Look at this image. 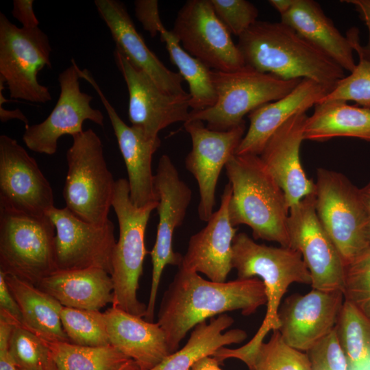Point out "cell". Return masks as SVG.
Listing matches in <instances>:
<instances>
[{"label":"cell","instance_id":"44dd1931","mask_svg":"<svg viewBox=\"0 0 370 370\" xmlns=\"http://www.w3.org/2000/svg\"><path fill=\"white\" fill-rule=\"evenodd\" d=\"M97 10L108 27L116 49L134 66L145 72L163 91L173 95L189 93L182 87L180 73L169 70L147 46L127 12L116 0H95Z\"/></svg>","mask_w":370,"mask_h":370},{"label":"cell","instance_id":"d4e9b609","mask_svg":"<svg viewBox=\"0 0 370 370\" xmlns=\"http://www.w3.org/2000/svg\"><path fill=\"white\" fill-rule=\"evenodd\" d=\"M104 313L111 345L133 360L139 370H150L171 354L158 323L112 306Z\"/></svg>","mask_w":370,"mask_h":370},{"label":"cell","instance_id":"52a82bcc","mask_svg":"<svg viewBox=\"0 0 370 370\" xmlns=\"http://www.w3.org/2000/svg\"><path fill=\"white\" fill-rule=\"evenodd\" d=\"M57 271L56 228L49 215L0 207V271L37 286Z\"/></svg>","mask_w":370,"mask_h":370},{"label":"cell","instance_id":"8d00e7d4","mask_svg":"<svg viewBox=\"0 0 370 370\" xmlns=\"http://www.w3.org/2000/svg\"><path fill=\"white\" fill-rule=\"evenodd\" d=\"M344 301L370 320V246L344 265Z\"/></svg>","mask_w":370,"mask_h":370},{"label":"cell","instance_id":"277c9868","mask_svg":"<svg viewBox=\"0 0 370 370\" xmlns=\"http://www.w3.org/2000/svg\"><path fill=\"white\" fill-rule=\"evenodd\" d=\"M232 267L239 279L261 278L267 296V312L260 328L247 343L234 350L241 356L254 350L270 330L279 329L280 304L288 286L294 282L311 285L312 281L298 251L258 244L244 232L233 240Z\"/></svg>","mask_w":370,"mask_h":370},{"label":"cell","instance_id":"681fc988","mask_svg":"<svg viewBox=\"0 0 370 370\" xmlns=\"http://www.w3.org/2000/svg\"><path fill=\"white\" fill-rule=\"evenodd\" d=\"M363 203L370 215V182L360 189Z\"/></svg>","mask_w":370,"mask_h":370},{"label":"cell","instance_id":"ba28073f","mask_svg":"<svg viewBox=\"0 0 370 370\" xmlns=\"http://www.w3.org/2000/svg\"><path fill=\"white\" fill-rule=\"evenodd\" d=\"M217 99L210 108L190 110L188 120L207 123L214 131H227L243 123L245 115L290 93L301 79H284L245 66L231 72L212 71Z\"/></svg>","mask_w":370,"mask_h":370},{"label":"cell","instance_id":"d6a6232c","mask_svg":"<svg viewBox=\"0 0 370 370\" xmlns=\"http://www.w3.org/2000/svg\"><path fill=\"white\" fill-rule=\"evenodd\" d=\"M335 330L348 370H370V320L344 301Z\"/></svg>","mask_w":370,"mask_h":370},{"label":"cell","instance_id":"2e32d148","mask_svg":"<svg viewBox=\"0 0 370 370\" xmlns=\"http://www.w3.org/2000/svg\"><path fill=\"white\" fill-rule=\"evenodd\" d=\"M56 228V252L58 270L98 268L112 273L116 245L114 225L85 222L66 207L53 208L48 213Z\"/></svg>","mask_w":370,"mask_h":370},{"label":"cell","instance_id":"4fadbf2b","mask_svg":"<svg viewBox=\"0 0 370 370\" xmlns=\"http://www.w3.org/2000/svg\"><path fill=\"white\" fill-rule=\"evenodd\" d=\"M288 235V247L301 254L310 272L312 288L342 291L344 262L317 217L314 193L289 208Z\"/></svg>","mask_w":370,"mask_h":370},{"label":"cell","instance_id":"f907efd6","mask_svg":"<svg viewBox=\"0 0 370 370\" xmlns=\"http://www.w3.org/2000/svg\"><path fill=\"white\" fill-rule=\"evenodd\" d=\"M119 370H139V369L136 365H132L130 367H123Z\"/></svg>","mask_w":370,"mask_h":370},{"label":"cell","instance_id":"4dcf8cb0","mask_svg":"<svg viewBox=\"0 0 370 370\" xmlns=\"http://www.w3.org/2000/svg\"><path fill=\"white\" fill-rule=\"evenodd\" d=\"M40 338L49 348L58 370H119L136 365L112 345L82 346Z\"/></svg>","mask_w":370,"mask_h":370},{"label":"cell","instance_id":"ee69618b","mask_svg":"<svg viewBox=\"0 0 370 370\" xmlns=\"http://www.w3.org/2000/svg\"><path fill=\"white\" fill-rule=\"evenodd\" d=\"M13 323L0 314V370H16L9 350V341Z\"/></svg>","mask_w":370,"mask_h":370},{"label":"cell","instance_id":"f5cc1de1","mask_svg":"<svg viewBox=\"0 0 370 370\" xmlns=\"http://www.w3.org/2000/svg\"><path fill=\"white\" fill-rule=\"evenodd\" d=\"M16 370H20V369H16Z\"/></svg>","mask_w":370,"mask_h":370},{"label":"cell","instance_id":"30bf717a","mask_svg":"<svg viewBox=\"0 0 370 370\" xmlns=\"http://www.w3.org/2000/svg\"><path fill=\"white\" fill-rule=\"evenodd\" d=\"M51 51L47 35L38 27H18L0 13V77L11 98L38 103L51 100L49 88L38 81L41 70L52 68Z\"/></svg>","mask_w":370,"mask_h":370},{"label":"cell","instance_id":"9a60e30c","mask_svg":"<svg viewBox=\"0 0 370 370\" xmlns=\"http://www.w3.org/2000/svg\"><path fill=\"white\" fill-rule=\"evenodd\" d=\"M0 207L44 217L54 208L52 187L16 140L0 136Z\"/></svg>","mask_w":370,"mask_h":370},{"label":"cell","instance_id":"cb8c5ba5","mask_svg":"<svg viewBox=\"0 0 370 370\" xmlns=\"http://www.w3.org/2000/svg\"><path fill=\"white\" fill-rule=\"evenodd\" d=\"M332 90L315 81L302 79L286 96L265 103L248 114L249 126L236 155L260 156L273 133L288 120L314 106Z\"/></svg>","mask_w":370,"mask_h":370},{"label":"cell","instance_id":"7bdbcfd3","mask_svg":"<svg viewBox=\"0 0 370 370\" xmlns=\"http://www.w3.org/2000/svg\"><path fill=\"white\" fill-rule=\"evenodd\" d=\"M0 314L12 321L23 324L21 311L8 288L5 275L2 271H0Z\"/></svg>","mask_w":370,"mask_h":370},{"label":"cell","instance_id":"d590c367","mask_svg":"<svg viewBox=\"0 0 370 370\" xmlns=\"http://www.w3.org/2000/svg\"><path fill=\"white\" fill-rule=\"evenodd\" d=\"M12 323L9 350L16 369L58 370L51 352L42 340L23 325Z\"/></svg>","mask_w":370,"mask_h":370},{"label":"cell","instance_id":"7a4b0ae2","mask_svg":"<svg viewBox=\"0 0 370 370\" xmlns=\"http://www.w3.org/2000/svg\"><path fill=\"white\" fill-rule=\"evenodd\" d=\"M236 45L246 66L284 79H308L332 90L345 77L334 60L281 21H257Z\"/></svg>","mask_w":370,"mask_h":370},{"label":"cell","instance_id":"f35d334b","mask_svg":"<svg viewBox=\"0 0 370 370\" xmlns=\"http://www.w3.org/2000/svg\"><path fill=\"white\" fill-rule=\"evenodd\" d=\"M214 12L231 34L240 36L258 20V10L246 0H210Z\"/></svg>","mask_w":370,"mask_h":370},{"label":"cell","instance_id":"5b68a950","mask_svg":"<svg viewBox=\"0 0 370 370\" xmlns=\"http://www.w3.org/2000/svg\"><path fill=\"white\" fill-rule=\"evenodd\" d=\"M158 201L136 206L130 197L127 179L116 180L112 200L119 223V236L112 259V307L139 317H145L147 305L137 298L139 280L147 253L145 243L146 227Z\"/></svg>","mask_w":370,"mask_h":370},{"label":"cell","instance_id":"6da1fadb","mask_svg":"<svg viewBox=\"0 0 370 370\" xmlns=\"http://www.w3.org/2000/svg\"><path fill=\"white\" fill-rule=\"evenodd\" d=\"M265 304L264 285L258 278L215 282L179 267L161 300L157 323L173 354L188 332L207 319L236 310L247 316Z\"/></svg>","mask_w":370,"mask_h":370},{"label":"cell","instance_id":"60d3db41","mask_svg":"<svg viewBox=\"0 0 370 370\" xmlns=\"http://www.w3.org/2000/svg\"><path fill=\"white\" fill-rule=\"evenodd\" d=\"M134 10L137 19L151 37L166 29L160 17L157 0H136L134 1Z\"/></svg>","mask_w":370,"mask_h":370},{"label":"cell","instance_id":"d6986e66","mask_svg":"<svg viewBox=\"0 0 370 370\" xmlns=\"http://www.w3.org/2000/svg\"><path fill=\"white\" fill-rule=\"evenodd\" d=\"M341 291L312 289L287 297L278 310V329L284 342L307 352L336 327L343 301Z\"/></svg>","mask_w":370,"mask_h":370},{"label":"cell","instance_id":"3957f363","mask_svg":"<svg viewBox=\"0 0 370 370\" xmlns=\"http://www.w3.org/2000/svg\"><path fill=\"white\" fill-rule=\"evenodd\" d=\"M232 187L227 209L231 224L246 225L255 239L289 246V207L282 188L259 156L233 155L225 164Z\"/></svg>","mask_w":370,"mask_h":370},{"label":"cell","instance_id":"74e56055","mask_svg":"<svg viewBox=\"0 0 370 370\" xmlns=\"http://www.w3.org/2000/svg\"><path fill=\"white\" fill-rule=\"evenodd\" d=\"M358 56L359 60L354 69L341 79L320 102L355 101L361 107L370 109V61Z\"/></svg>","mask_w":370,"mask_h":370},{"label":"cell","instance_id":"ab89813d","mask_svg":"<svg viewBox=\"0 0 370 370\" xmlns=\"http://www.w3.org/2000/svg\"><path fill=\"white\" fill-rule=\"evenodd\" d=\"M306 352L311 370H348L335 328Z\"/></svg>","mask_w":370,"mask_h":370},{"label":"cell","instance_id":"8992f818","mask_svg":"<svg viewBox=\"0 0 370 370\" xmlns=\"http://www.w3.org/2000/svg\"><path fill=\"white\" fill-rule=\"evenodd\" d=\"M72 138L62 191L66 208L85 222L103 225L110 220L116 180L106 162L102 142L92 129Z\"/></svg>","mask_w":370,"mask_h":370},{"label":"cell","instance_id":"7c38bea8","mask_svg":"<svg viewBox=\"0 0 370 370\" xmlns=\"http://www.w3.org/2000/svg\"><path fill=\"white\" fill-rule=\"evenodd\" d=\"M182 47L210 69L231 72L245 66L231 34L216 15L210 0H188L171 30Z\"/></svg>","mask_w":370,"mask_h":370},{"label":"cell","instance_id":"7dc6e473","mask_svg":"<svg viewBox=\"0 0 370 370\" xmlns=\"http://www.w3.org/2000/svg\"><path fill=\"white\" fill-rule=\"evenodd\" d=\"M219 364L215 358L207 356L195 363L189 370H222Z\"/></svg>","mask_w":370,"mask_h":370},{"label":"cell","instance_id":"816d5d0a","mask_svg":"<svg viewBox=\"0 0 370 370\" xmlns=\"http://www.w3.org/2000/svg\"><path fill=\"white\" fill-rule=\"evenodd\" d=\"M367 237H368V240H369V241L370 243V225H369V228H368Z\"/></svg>","mask_w":370,"mask_h":370},{"label":"cell","instance_id":"9c48e42d","mask_svg":"<svg viewBox=\"0 0 370 370\" xmlns=\"http://www.w3.org/2000/svg\"><path fill=\"white\" fill-rule=\"evenodd\" d=\"M314 197L317 217L345 265L370 246V215L360 188L342 173L321 168Z\"/></svg>","mask_w":370,"mask_h":370},{"label":"cell","instance_id":"8fae6325","mask_svg":"<svg viewBox=\"0 0 370 370\" xmlns=\"http://www.w3.org/2000/svg\"><path fill=\"white\" fill-rule=\"evenodd\" d=\"M154 190L158 198L159 215L156 242L150 252L152 262L151 289L145 320L153 322L156 301L160 278L166 265L180 266L183 256L173 249V238L176 227L185 219L192 199V191L181 180L170 157L162 155L154 175Z\"/></svg>","mask_w":370,"mask_h":370},{"label":"cell","instance_id":"ffe728a7","mask_svg":"<svg viewBox=\"0 0 370 370\" xmlns=\"http://www.w3.org/2000/svg\"><path fill=\"white\" fill-rule=\"evenodd\" d=\"M81 79L87 81L97 92L110 121L127 171L130 197L137 207L157 202L152 173V158L161 144L159 137L151 138L138 129L127 125L103 95L87 69H78Z\"/></svg>","mask_w":370,"mask_h":370},{"label":"cell","instance_id":"e575fe53","mask_svg":"<svg viewBox=\"0 0 370 370\" xmlns=\"http://www.w3.org/2000/svg\"><path fill=\"white\" fill-rule=\"evenodd\" d=\"M60 317L71 343L89 347L111 345L104 312L63 306Z\"/></svg>","mask_w":370,"mask_h":370},{"label":"cell","instance_id":"c3c4849f","mask_svg":"<svg viewBox=\"0 0 370 370\" xmlns=\"http://www.w3.org/2000/svg\"><path fill=\"white\" fill-rule=\"evenodd\" d=\"M293 0H270L269 4L275 9L280 14L286 12L292 5Z\"/></svg>","mask_w":370,"mask_h":370},{"label":"cell","instance_id":"f546056e","mask_svg":"<svg viewBox=\"0 0 370 370\" xmlns=\"http://www.w3.org/2000/svg\"><path fill=\"white\" fill-rule=\"evenodd\" d=\"M233 323L234 319L226 313L211 318L208 323L201 322L194 327L182 348L150 370H189L197 361L213 356L220 348L241 343L247 338L244 330L232 329L223 332Z\"/></svg>","mask_w":370,"mask_h":370},{"label":"cell","instance_id":"bcb514c9","mask_svg":"<svg viewBox=\"0 0 370 370\" xmlns=\"http://www.w3.org/2000/svg\"><path fill=\"white\" fill-rule=\"evenodd\" d=\"M12 119H18L23 121L25 125V127L29 125L27 118L20 109L6 110L3 106H0V121L2 123H5Z\"/></svg>","mask_w":370,"mask_h":370},{"label":"cell","instance_id":"603a6c76","mask_svg":"<svg viewBox=\"0 0 370 370\" xmlns=\"http://www.w3.org/2000/svg\"><path fill=\"white\" fill-rule=\"evenodd\" d=\"M307 118L306 113L291 117L273 133L259 156L283 190L289 208L315 191L299 156Z\"/></svg>","mask_w":370,"mask_h":370},{"label":"cell","instance_id":"1f68e13d","mask_svg":"<svg viewBox=\"0 0 370 370\" xmlns=\"http://www.w3.org/2000/svg\"><path fill=\"white\" fill-rule=\"evenodd\" d=\"M160 35L161 41L166 44L171 61L188 84L191 110H202L214 106L217 96L211 69L187 53L171 31L165 29Z\"/></svg>","mask_w":370,"mask_h":370},{"label":"cell","instance_id":"5bb4252c","mask_svg":"<svg viewBox=\"0 0 370 370\" xmlns=\"http://www.w3.org/2000/svg\"><path fill=\"white\" fill-rule=\"evenodd\" d=\"M79 79L78 66L71 59V65L58 75L60 92L53 110L42 122L25 127L23 140L28 149L53 155L57 151L59 138L82 132L85 121L103 126V114L91 106L93 98L81 90Z\"/></svg>","mask_w":370,"mask_h":370},{"label":"cell","instance_id":"f6af8a7d","mask_svg":"<svg viewBox=\"0 0 370 370\" xmlns=\"http://www.w3.org/2000/svg\"><path fill=\"white\" fill-rule=\"evenodd\" d=\"M33 0H14L12 14L25 29L38 27L39 21L33 10Z\"/></svg>","mask_w":370,"mask_h":370},{"label":"cell","instance_id":"f1b7e54d","mask_svg":"<svg viewBox=\"0 0 370 370\" xmlns=\"http://www.w3.org/2000/svg\"><path fill=\"white\" fill-rule=\"evenodd\" d=\"M308 116L304 139L325 141L336 137H354L370 141V109L339 100L317 103Z\"/></svg>","mask_w":370,"mask_h":370},{"label":"cell","instance_id":"836d02e7","mask_svg":"<svg viewBox=\"0 0 370 370\" xmlns=\"http://www.w3.org/2000/svg\"><path fill=\"white\" fill-rule=\"evenodd\" d=\"M239 360L249 370H311L308 354L286 344L278 330H273L268 342H262Z\"/></svg>","mask_w":370,"mask_h":370},{"label":"cell","instance_id":"e0dca14e","mask_svg":"<svg viewBox=\"0 0 370 370\" xmlns=\"http://www.w3.org/2000/svg\"><path fill=\"white\" fill-rule=\"evenodd\" d=\"M184 127L192 140V149L185 159V166L198 184L199 217L207 222L214 212L220 173L235 154L245 135V123L223 132L210 130L199 120H188Z\"/></svg>","mask_w":370,"mask_h":370},{"label":"cell","instance_id":"83f0119b","mask_svg":"<svg viewBox=\"0 0 370 370\" xmlns=\"http://www.w3.org/2000/svg\"><path fill=\"white\" fill-rule=\"evenodd\" d=\"M5 275L8 288L21 311L23 325L47 341L71 343L61 321L63 306L36 286L15 276Z\"/></svg>","mask_w":370,"mask_h":370},{"label":"cell","instance_id":"ac0fdd59","mask_svg":"<svg viewBox=\"0 0 370 370\" xmlns=\"http://www.w3.org/2000/svg\"><path fill=\"white\" fill-rule=\"evenodd\" d=\"M113 54L127 88L128 116L132 127L147 137L156 138L160 131L170 125L188 121L189 94L178 96L163 91L117 49Z\"/></svg>","mask_w":370,"mask_h":370},{"label":"cell","instance_id":"7402d4cb","mask_svg":"<svg viewBox=\"0 0 370 370\" xmlns=\"http://www.w3.org/2000/svg\"><path fill=\"white\" fill-rule=\"evenodd\" d=\"M232 187L228 182L221 197L218 210L206 225L190 236L188 248L179 266L184 269L205 274L210 280L225 282L232 267V243L236 229L231 224L228 202Z\"/></svg>","mask_w":370,"mask_h":370},{"label":"cell","instance_id":"4316f807","mask_svg":"<svg viewBox=\"0 0 370 370\" xmlns=\"http://www.w3.org/2000/svg\"><path fill=\"white\" fill-rule=\"evenodd\" d=\"M36 287L53 297L64 307L99 310L113 302L111 276L98 268L58 270L43 279Z\"/></svg>","mask_w":370,"mask_h":370},{"label":"cell","instance_id":"b9f144b4","mask_svg":"<svg viewBox=\"0 0 370 370\" xmlns=\"http://www.w3.org/2000/svg\"><path fill=\"white\" fill-rule=\"evenodd\" d=\"M342 1L350 3L354 7L360 19L367 27L368 41L367 45L364 46H362L359 42L358 29L357 28L350 29L347 36L349 38L354 51H356L358 55H360L370 61V0H346Z\"/></svg>","mask_w":370,"mask_h":370},{"label":"cell","instance_id":"484cf974","mask_svg":"<svg viewBox=\"0 0 370 370\" xmlns=\"http://www.w3.org/2000/svg\"><path fill=\"white\" fill-rule=\"evenodd\" d=\"M280 16L281 22L325 52L343 70L350 73L354 69V50L349 38L340 32L317 2L293 0Z\"/></svg>","mask_w":370,"mask_h":370}]
</instances>
